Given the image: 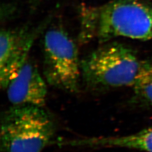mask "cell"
<instances>
[{
	"mask_svg": "<svg viewBox=\"0 0 152 152\" xmlns=\"http://www.w3.org/2000/svg\"><path fill=\"white\" fill-rule=\"evenodd\" d=\"M78 41L102 44L117 37L152 40V5L144 0H112L79 10Z\"/></svg>",
	"mask_w": 152,
	"mask_h": 152,
	"instance_id": "1",
	"label": "cell"
},
{
	"mask_svg": "<svg viewBox=\"0 0 152 152\" xmlns=\"http://www.w3.org/2000/svg\"><path fill=\"white\" fill-rule=\"evenodd\" d=\"M81 60V79L88 90L104 92L132 87L141 60L124 44L106 42Z\"/></svg>",
	"mask_w": 152,
	"mask_h": 152,
	"instance_id": "2",
	"label": "cell"
},
{
	"mask_svg": "<svg viewBox=\"0 0 152 152\" xmlns=\"http://www.w3.org/2000/svg\"><path fill=\"white\" fill-rule=\"evenodd\" d=\"M56 124L44 107L13 105L2 114V152H42L54 143Z\"/></svg>",
	"mask_w": 152,
	"mask_h": 152,
	"instance_id": "3",
	"label": "cell"
},
{
	"mask_svg": "<svg viewBox=\"0 0 152 152\" xmlns=\"http://www.w3.org/2000/svg\"><path fill=\"white\" fill-rule=\"evenodd\" d=\"M43 73L51 86L76 94L81 87V69L77 46L61 26L46 29L42 39Z\"/></svg>",
	"mask_w": 152,
	"mask_h": 152,
	"instance_id": "4",
	"label": "cell"
},
{
	"mask_svg": "<svg viewBox=\"0 0 152 152\" xmlns=\"http://www.w3.org/2000/svg\"><path fill=\"white\" fill-rule=\"evenodd\" d=\"M50 19L36 27L24 25L2 28L0 33V85L6 90L28 58L29 53L38 36L49 25Z\"/></svg>",
	"mask_w": 152,
	"mask_h": 152,
	"instance_id": "5",
	"label": "cell"
},
{
	"mask_svg": "<svg viewBox=\"0 0 152 152\" xmlns=\"http://www.w3.org/2000/svg\"><path fill=\"white\" fill-rule=\"evenodd\" d=\"M46 83L36 64L28 58L6 89L8 100L13 105L44 107L48 94Z\"/></svg>",
	"mask_w": 152,
	"mask_h": 152,
	"instance_id": "6",
	"label": "cell"
},
{
	"mask_svg": "<svg viewBox=\"0 0 152 152\" xmlns=\"http://www.w3.org/2000/svg\"><path fill=\"white\" fill-rule=\"evenodd\" d=\"M62 146L125 148L152 152V127L126 136L77 139L60 141Z\"/></svg>",
	"mask_w": 152,
	"mask_h": 152,
	"instance_id": "7",
	"label": "cell"
},
{
	"mask_svg": "<svg viewBox=\"0 0 152 152\" xmlns=\"http://www.w3.org/2000/svg\"><path fill=\"white\" fill-rule=\"evenodd\" d=\"M133 100L140 105L152 108V60H142L132 86Z\"/></svg>",
	"mask_w": 152,
	"mask_h": 152,
	"instance_id": "8",
	"label": "cell"
}]
</instances>
